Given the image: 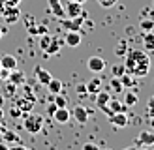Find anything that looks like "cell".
Here are the masks:
<instances>
[{
  "instance_id": "obj_52",
  "label": "cell",
  "mask_w": 154,
  "mask_h": 150,
  "mask_svg": "<svg viewBox=\"0 0 154 150\" xmlns=\"http://www.w3.org/2000/svg\"><path fill=\"white\" fill-rule=\"evenodd\" d=\"M73 2H79V4H85V2H87V0H73Z\"/></svg>"
},
{
  "instance_id": "obj_15",
  "label": "cell",
  "mask_w": 154,
  "mask_h": 150,
  "mask_svg": "<svg viewBox=\"0 0 154 150\" xmlns=\"http://www.w3.org/2000/svg\"><path fill=\"white\" fill-rule=\"evenodd\" d=\"M122 101H124V105H128V107H134V105H137V101H139V98H137V94L134 92L132 88H128V90H124Z\"/></svg>"
},
{
  "instance_id": "obj_47",
  "label": "cell",
  "mask_w": 154,
  "mask_h": 150,
  "mask_svg": "<svg viewBox=\"0 0 154 150\" xmlns=\"http://www.w3.org/2000/svg\"><path fill=\"white\" fill-rule=\"evenodd\" d=\"M2 120H4V109L0 107V122H2Z\"/></svg>"
},
{
  "instance_id": "obj_20",
  "label": "cell",
  "mask_w": 154,
  "mask_h": 150,
  "mask_svg": "<svg viewBox=\"0 0 154 150\" xmlns=\"http://www.w3.org/2000/svg\"><path fill=\"white\" fill-rule=\"evenodd\" d=\"M143 47H145V51L154 52V30L145 32V36H143Z\"/></svg>"
},
{
  "instance_id": "obj_6",
  "label": "cell",
  "mask_w": 154,
  "mask_h": 150,
  "mask_svg": "<svg viewBox=\"0 0 154 150\" xmlns=\"http://www.w3.org/2000/svg\"><path fill=\"white\" fill-rule=\"evenodd\" d=\"M64 10H66V17H70V19H73V17H79V15H83V13H85V10H83V4H79V2H73V0H68V4L64 6Z\"/></svg>"
},
{
  "instance_id": "obj_11",
  "label": "cell",
  "mask_w": 154,
  "mask_h": 150,
  "mask_svg": "<svg viewBox=\"0 0 154 150\" xmlns=\"http://www.w3.org/2000/svg\"><path fill=\"white\" fill-rule=\"evenodd\" d=\"M72 116H73L79 124H87V120H88V109L83 107V105H75L73 111H72Z\"/></svg>"
},
{
  "instance_id": "obj_27",
  "label": "cell",
  "mask_w": 154,
  "mask_h": 150,
  "mask_svg": "<svg viewBox=\"0 0 154 150\" xmlns=\"http://www.w3.org/2000/svg\"><path fill=\"white\" fill-rule=\"evenodd\" d=\"M126 52H128V43L126 41H119L117 47H115V55L117 56H126Z\"/></svg>"
},
{
  "instance_id": "obj_39",
  "label": "cell",
  "mask_w": 154,
  "mask_h": 150,
  "mask_svg": "<svg viewBox=\"0 0 154 150\" xmlns=\"http://www.w3.org/2000/svg\"><path fill=\"white\" fill-rule=\"evenodd\" d=\"M2 2H4L6 6H19L21 0H2Z\"/></svg>"
},
{
  "instance_id": "obj_41",
  "label": "cell",
  "mask_w": 154,
  "mask_h": 150,
  "mask_svg": "<svg viewBox=\"0 0 154 150\" xmlns=\"http://www.w3.org/2000/svg\"><path fill=\"white\" fill-rule=\"evenodd\" d=\"M15 86H17V85H13V82H8V94H10V96L15 92Z\"/></svg>"
},
{
  "instance_id": "obj_45",
  "label": "cell",
  "mask_w": 154,
  "mask_h": 150,
  "mask_svg": "<svg viewBox=\"0 0 154 150\" xmlns=\"http://www.w3.org/2000/svg\"><path fill=\"white\" fill-rule=\"evenodd\" d=\"M0 150H10V146L4 145V142H0Z\"/></svg>"
},
{
  "instance_id": "obj_46",
  "label": "cell",
  "mask_w": 154,
  "mask_h": 150,
  "mask_svg": "<svg viewBox=\"0 0 154 150\" xmlns=\"http://www.w3.org/2000/svg\"><path fill=\"white\" fill-rule=\"evenodd\" d=\"M4 34H6V28H4V26H0V40H2V36H4Z\"/></svg>"
},
{
  "instance_id": "obj_55",
  "label": "cell",
  "mask_w": 154,
  "mask_h": 150,
  "mask_svg": "<svg viewBox=\"0 0 154 150\" xmlns=\"http://www.w3.org/2000/svg\"><path fill=\"white\" fill-rule=\"evenodd\" d=\"M152 8H154V0H152Z\"/></svg>"
},
{
  "instance_id": "obj_18",
  "label": "cell",
  "mask_w": 154,
  "mask_h": 150,
  "mask_svg": "<svg viewBox=\"0 0 154 150\" xmlns=\"http://www.w3.org/2000/svg\"><path fill=\"white\" fill-rule=\"evenodd\" d=\"M36 79H38V82H40V85H45V86H47V82L53 79V75H51L47 70H43V68H36Z\"/></svg>"
},
{
  "instance_id": "obj_42",
  "label": "cell",
  "mask_w": 154,
  "mask_h": 150,
  "mask_svg": "<svg viewBox=\"0 0 154 150\" xmlns=\"http://www.w3.org/2000/svg\"><path fill=\"white\" fill-rule=\"evenodd\" d=\"M55 111H57V105H55V103H51L49 107H47V112H49V115L53 116V112H55Z\"/></svg>"
},
{
  "instance_id": "obj_17",
  "label": "cell",
  "mask_w": 154,
  "mask_h": 150,
  "mask_svg": "<svg viewBox=\"0 0 154 150\" xmlns=\"http://www.w3.org/2000/svg\"><path fill=\"white\" fill-rule=\"evenodd\" d=\"M0 64H2V68H6V70H15L17 68V58H15L13 55H4L0 56Z\"/></svg>"
},
{
  "instance_id": "obj_14",
  "label": "cell",
  "mask_w": 154,
  "mask_h": 150,
  "mask_svg": "<svg viewBox=\"0 0 154 150\" xmlns=\"http://www.w3.org/2000/svg\"><path fill=\"white\" fill-rule=\"evenodd\" d=\"M96 96V105H98V109L100 111H102L103 107H105V105L107 103H109V100H111V94H109V90H100V92L98 94H94Z\"/></svg>"
},
{
  "instance_id": "obj_26",
  "label": "cell",
  "mask_w": 154,
  "mask_h": 150,
  "mask_svg": "<svg viewBox=\"0 0 154 150\" xmlns=\"http://www.w3.org/2000/svg\"><path fill=\"white\" fill-rule=\"evenodd\" d=\"M120 90H124V86H122V82H120V77H111L109 92H120Z\"/></svg>"
},
{
  "instance_id": "obj_8",
  "label": "cell",
  "mask_w": 154,
  "mask_h": 150,
  "mask_svg": "<svg viewBox=\"0 0 154 150\" xmlns=\"http://www.w3.org/2000/svg\"><path fill=\"white\" fill-rule=\"evenodd\" d=\"M81 40H83V36L77 32V30H68L66 36H64V43L68 47H73V49L81 45Z\"/></svg>"
},
{
  "instance_id": "obj_54",
  "label": "cell",
  "mask_w": 154,
  "mask_h": 150,
  "mask_svg": "<svg viewBox=\"0 0 154 150\" xmlns=\"http://www.w3.org/2000/svg\"><path fill=\"white\" fill-rule=\"evenodd\" d=\"M100 150H111V148H100Z\"/></svg>"
},
{
  "instance_id": "obj_25",
  "label": "cell",
  "mask_w": 154,
  "mask_h": 150,
  "mask_svg": "<svg viewBox=\"0 0 154 150\" xmlns=\"http://www.w3.org/2000/svg\"><path fill=\"white\" fill-rule=\"evenodd\" d=\"M139 28L143 30V32H150V30H154V19H150V17H141Z\"/></svg>"
},
{
  "instance_id": "obj_33",
  "label": "cell",
  "mask_w": 154,
  "mask_h": 150,
  "mask_svg": "<svg viewBox=\"0 0 154 150\" xmlns=\"http://www.w3.org/2000/svg\"><path fill=\"white\" fill-rule=\"evenodd\" d=\"M75 92L79 94V96H87L88 92H87V82H81V85H77L75 86Z\"/></svg>"
},
{
  "instance_id": "obj_7",
  "label": "cell",
  "mask_w": 154,
  "mask_h": 150,
  "mask_svg": "<svg viewBox=\"0 0 154 150\" xmlns=\"http://www.w3.org/2000/svg\"><path fill=\"white\" fill-rule=\"evenodd\" d=\"M47 4H49V11L55 15L57 19H64L66 17V10L62 6V0H47Z\"/></svg>"
},
{
  "instance_id": "obj_23",
  "label": "cell",
  "mask_w": 154,
  "mask_h": 150,
  "mask_svg": "<svg viewBox=\"0 0 154 150\" xmlns=\"http://www.w3.org/2000/svg\"><path fill=\"white\" fill-rule=\"evenodd\" d=\"M47 88H49V92L51 94H60L62 92V81H58V79H51L47 82Z\"/></svg>"
},
{
  "instance_id": "obj_43",
  "label": "cell",
  "mask_w": 154,
  "mask_h": 150,
  "mask_svg": "<svg viewBox=\"0 0 154 150\" xmlns=\"http://www.w3.org/2000/svg\"><path fill=\"white\" fill-rule=\"evenodd\" d=\"M147 122H149V126H150V130L154 131V116H149V120H147Z\"/></svg>"
},
{
  "instance_id": "obj_10",
  "label": "cell",
  "mask_w": 154,
  "mask_h": 150,
  "mask_svg": "<svg viewBox=\"0 0 154 150\" xmlns=\"http://www.w3.org/2000/svg\"><path fill=\"white\" fill-rule=\"evenodd\" d=\"M70 118H72V112L68 111L66 107H57V111L53 112V120L58 122V124H68Z\"/></svg>"
},
{
  "instance_id": "obj_22",
  "label": "cell",
  "mask_w": 154,
  "mask_h": 150,
  "mask_svg": "<svg viewBox=\"0 0 154 150\" xmlns=\"http://www.w3.org/2000/svg\"><path fill=\"white\" fill-rule=\"evenodd\" d=\"M8 81L13 82V85H23V82H25V73L19 71L17 68H15V70L10 71V79H8Z\"/></svg>"
},
{
  "instance_id": "obj_35",
  "label": "cell",
  "mask_w": 154,
  "mask_h": 150,
  "mask_svg": "<svg viewBox=\"0 0 154 150\" xmlns=\"http://www.w3.org/2000/svg\"><path fill=\"white\" fill-rule=\"evenodd\" d=\"M141 17H150V19H154V8H152V10L143 8V10H141Z\"/></svg>"
},
{
  "instance_id": "obj_38",
  "label": "cell",
  "mask_w": 154,
  "mask_h": 150,
  "mask_svg": "<svg viewBox=\"0 0 154 150\" xmlns=\"http://www.w3.org/2000/svg\"><path fill=\"white\" fill-rule=\"evenodd\" d=\"M83 150H100V146L94 145V142H85V145H83Z\"/></svg>"
},
{
  "instance_id": "obj_19",
  "label": "cell",
  "mask_w": 154,
  "mask_h": 150,
  "mask_svg": "<svg viewBox=\"0 0 154 150\" xmlns=\"http://www.w3.org/2000/svg\"><path fill=\"white\" fill-rule=\"evenodd\" d=\"M17 107L23 111V115H26V112H30L32 111V107H34V100H30V98H21V100H17Z\"/></svg>"
},
{
  "instance_id": "obj_5",
  "label": "cell",
  "mask_w": 154,
  "mask_h": 150,
  "mask_svg": "<svg viewBox=\"0 0 154 150\" xmlns=\"http://www.w3.org/2000/svg\"><path fill=\"white\" fill-rule=\"evenodd\" d=\"M105 66H107V62L102 56H90L87 60V68H88V71H92V73H102L105 70Z\"/></svg>"
},
{
  "instance_id": "obj_34",
  "label": "cell",
  "mask_w": 154,
  "mask_h": 150,
  "mask_svg": "<svg viewBox=\"0 0 154 150\" xmlns=\"http://www.w3.org/2000/svg\"><path fill=\"white\" fill-rule=\"evenodd\" d=\"M98 4L102 8H113L115 4H117V0H98Z\"/></svg>"
},
{
  "instance_id": "obj_56",
  "label": "cell",
  "mask_w": 154,
  "mask_h": 150,
  "mask_svg": "<svg viewBox=\"0 0 154 150\" xmlns=\"http://www.w3.org/2000/svg\"><path fill=\"white\" fill-rule=\"evenodd\" d=\"M0 68H2V64H0Z\"/></svg>"
},
{
  "instance_id": "obj_9",
  "label": "cell",
  "mask_w": 154,
  "mask_h": 150,
  "mask_svg": "<svg viewBox=\"0 0 154 150\" xmlns=\"http://www.w3.org/2000/svg\"><path fill=\"white\" fill-rule=\"evenodd\" d=\"M135 146H154V133L152 131H141L135 139Z\"/></svg>"
},
{
  "instance_id": "obj_51",
  "label": "cell",
  "mask_w": 154,
  "mask_h": 150,
  "mask_svg": "<svg viewBox=\"0 0 154 150\" xmlns=\"http://www.w3.org/2000/svg\"><path fill=\"white\" fill-rule=\"evenodd\" d=\"M2 105H4V96L0 94V107H2Z\"/></svg>"
},
{
  "instance_id": "obj_31",
  "label": "cell",
  "mask_w": 154,
  "mask_h": 150,
  "mask_svg": "<svg viewBox=\"0 0 154 150\" xmlns=\"http://www.w3.org/2000/svg\"><path fill=\"white\" fill-rule=\"evenodd\" d=\"M55 105H57V107H66V105H68L66 98L60 96V94H55Z\"/></svg>"
},
{
  "instance_id": "obj_12",
  "label": "cell",
  "mask_w": 154,
  "mask_h": 150,
  "mask_svg": "<svg viewBox=\"0 0 154 150\" xmlns=\"http://www.w3.org/2000/svg\"><path fill=\"white\" fill-rule=\"evenodd\" d=\"M109 122L113 124V128H126L128 126V115L126 112H113L109 116Z\"/></svg>"
},
{
  "instance_id": "obj_36",
  "label": "cell",
  "mask_w": 154,
  "mask_h": 150,
  "mask_svg": "<svg viewBox=\"0 0 154 150\" xmlns=\"http://www.w3.org/2000/svg\"><path fill=\"white\" fill-rule=\"evenodd\" d=\"M11 116H15V118H19V116H25V115H23V111L17 107V105H13V107H11Z\"/></svg>"
},
{
  "instance_id": "obj_37",
  "label": "cell",
  "mask_w": 154,
  "mask_h": 150,
  "mask_svg": "<svg viewBox=\"0 0 154 150\" xmlns=\"http://www.w3.org/2000/svg\"><path fill=\"white\" fill-rule=\"evenodd\" d=\"M0 79H2V81H8V79H10V70L0 68Z\"/></svg>"
},
{
  "instance_id": "obj_48",
  "label": "cell",
  "mask_w": 154,
  "mask_h": 150,
  "mask_svg": "<svg viewBox=\"0 0 154 150\" xmlns=\"http://www.w3.org/2000/svg\"><path fill=\"white\" fill-rule=\"evenodd\" d=\"M4 8H6V4L2 2V0H0V13H2V11H4Z\"/></svg>"
},
{
  "instance_id": "obj_21",
  "label": "cell",
  "mask_w": 154,
  "mask_h": 150,
  "mask_svg": "<svg viewBox=\"0 0 154 150\" xmlns=\"http://www.w3.org/2000/svg\"><path fill=\"white\" fill-rule=\"evenodd\" d=\"M100 90H102V79L94 77V79H90V81L87 82V92H88V94H98Z\"/></svg>"
},
{
  "instance_id": "obj_32",
  "label": "cell",
  "mask_w": 154,
  "mask_h": 150,
  "mask_svg": "<svg viewBox=\"0 0 154 150\" xmlns=\"http://www.w3.org/2000/svg\"><path fill=\"white\" fill-rule=\"evenodd\" d=\"M147 116H154V96L147 101Z\"/></svg>"
},
{
  "instance_id": "obj_50",
  "label": "cell",
  "mask_w": 154,
  "mask_h": 150,
  "mask_svg": "<svg viewBox=\"0 0 154 150\" xmlns=\"http://www.w3.org/2000/svg\"><path fill=\"white\" fill-rule=\"evenodd\" d=\"M137 150H150V146H137Z\"/></svg>"
},
{
  "instance_id": "obj_49",
  "label": "cell",
  "mask_w": 154,
  "mask_h": 150,
  "mask_svg": "<svg viewBox=\"0 0 154 150\" xmlns=\"http://www.w3.org/2000/svg\"><path fill=\"white\" fill-rule=\"evenodd\" d=\"M122 150H137V146L134 145V146H126V148H122Z\"/></svg>"
},
{
  "instance_id": "obj_1",
  "label": "cell",
  "mask_w": 154,
  "mask_h": 150,
  "mask_svg": "<svg viewBox=\"0 0 154 150\" xmlns=\"http://www.w3.org/2000/svg\"><path fill=\"white\" fill-rule=\"evenodd\" d=\"M124 70L134 77H147L150 71V56L145 51H128L124 56Z\"/></svg>"
},
{
  "instance_id": "obj_3",
  "label": "cell",
  "mask_w": 154,
  "mask_h": 150,
  "mask_svg": "<svg viewBox=\"0 0 154 150\" xmlns=\"http://www.w3.org/2000/svg\"><path fill=\"white\" fill-rule=\"evenodd\" d=\"M85 17H87V13L79 15V17H73V19L64 17V19H60V25H62V28L66 30V32H68V30H81V25H83Z\"/></svg>"
},
{
  "instance_id": "obj_16",
  "label": "cell",
  "mask_w": 154,
  "mask_h": 150,
  "mask_svg": "<svg viewBox=\"0 0 154 150\" xmlns=\"http://www.w3.org/2000/svg\"><path fill=\"white\" fill-rule=\"evenodd\" d=\"M107 107L111 109V112H126L130 107L128 105H124V101H120V100H109V103H107Z\"/></svg>"
},
{
  "instance_id": "obj_29",
  "label": "cell",
  "mask_w": 154,
  "mask_h": 150,
  "mask_svg": "<svg viewBox=\"0 0 154 150\" xmlns=\"http://www.w3.org/2000/svg\"><path fill=\"white\" fill-rule=\"evenodd\" d=\"M2 133H4V139H6V141H10V142H19V135H15L13 131L4 130Z\"/></svg>"
},
{
  "instance_id": "obj_44",
  "label": "cell",
  "mask_w": 154,
  "mask_h": 150,
  "mask_svg": "<svg viewBox=\"0 0 154 150\" xmlns=\"http://www.w3.org/2000/svg\"><path fill=\"white\" fill-rule=\"evenodd\" d=\"M10 150H30V148H26V146H21V145H17V146H11Z\"/></svg>"
},
{
  "instance_id": "obj_40",
  "label": "cell",
  "mask_w": 154,
  "mask_h": 150,
  "mask_svg": "<svg viewBox=\"0 0 154 150\" xmlns=\"http://www.w3.org/2000/svg\"><path fill=\"white\" fill-rule=\"evenodd\" d=\"M42 34H47V26H45V25L38 26V36H42Z\"/></svg>"
},
{
  "instance_id": "obj_28",
  "label": "cell",
  "mask_w": 154,
  "mask_h": 150,
  "mask_svg": "<svg viewBox=\"0 0 154 150\" xmlns=\"http://www.w3.org/2000/svg\"><path fill=\"white\" fill-rule=\"evenodd\" d=\"M51 40H53V36H49V34H42V38H40V49L45 51V49H47V45L51 43Z\"/></svg>"
},
{
  "instance_id": "obj_24",
  "label": "cell",
  "mask_w": 154,
  "mask_h": 150,
  "mask_svg": "<svg viewBox=\"0 0 154 150\" xmlns=\"http://www.w3.org/2000/svg\"><path fill=\"white\" fill-rule=\"evenodd\" d=\"M120 82H122V86H124V88H134L135 86V77H134V75H130V73H122L120 75Z\"/></svg>"
},
{
  "instance_id": "obj_13",
  "label": "cell",
  "mask_w": 154,
  "mask_h": 150,
  "mask_svg": "<svg viewBox=\"0 0 154 150\" xmlns=\"http://www.w3.org/2000/svg\"><path fill=\"white\" fill-rule=\"evenodd\" d=\"M60 49H62V40L60 38H53L51 43L47 45V49H45V56H53V55H58Z\"/></svg>"
},
{
  "instance_id": "obj_2",
  "label": "cell",
  "mask_w": 154,
  "mask_h": 150,
  "mask_svg": "<svg viewBox=\"0 0 154 150\" xmlns=\"http://www.w3.org/2000/svg\"><path fill=\"white\" fill-rule=\"evenodd\" d=\"M25 118V122H23V126H25V130L28 133H40L42 131V128H43V116L42 115H34L32 111L26 112V116H23Z\"/></svg>"
},
{
  "instance_id": "obj_53",
  "label": "cell",
  "mask_w": 154,
  "mask_h": 150,
  "mask_svg": "<svg viewBox=\"0 0 154 150\" xmlns=\"http://www.w3.org/2000/svg\"><path fill=\"white\" fill-rule=\"evenodd\" d=\"M4 130H6V128H4V126H2V122H0V133H2V131H4Z\"/></svg>"
},
{
  "instance_id": "obj_4",
  "label": "cell",
  "mask_w": 154,
  "mask_h": 150,
  "mask_svg": "<svg viewBox=\"0 0 154 150\" xmlns=\"http://www.w3.org/2000/svg\"><path fill=\"white\" fill-rule=\"evenodd\" d=\"M4 17V21L8 22V25H13V22H17L19 17H21V11H19V8L17 6H6L4 8V11L0 13Z\"/></svg>"
},
{
  "instance_id": "obj_30",
  "label": "cell",
  "mask_w": 154,
  "mask_h": 150,
  "mask_svg": "<svg viewBox=\"0 0 154 150\" xmlns=\"http://www.w3.org/2000/svg\"><path fill=\"white\" fill-rule=\"evenodd\" d=\"M111 73H113V77H120L122 73H126L124 64H117V66H113V68H111Z\"/></svg>"
}]
</instances>
